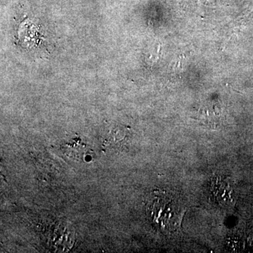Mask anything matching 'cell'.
<instances>
[{
  "label": "cell",
  "mask_w": 253,
  "mask_h": 253,
  "mask_svg": "<svg viewBox=\"0 0 253 253\" xmlns=\"http://www.w3.org/2000/svg\"><path fill=\"white\" fill-rule=\"evenodd\" d=\"M211 199L221 206H229L234 199V191L230 180L222 176H217L211 179L209 184Z\"/></svg>",
  "instance_id": "2"
},
{
  "label": "cell",
  "mask_w": 253,
  "mask_h": 253,
  "mask_svg": "<svg viewBox=\"0 0 253 253\" xmlns=\"http://www.w3.org/2000/svg\"><path fill=\"white\" fill-rule=\"evenodd\" d=\"M146 208L150 219L160 230L171 233L180 228L186 210L174 195L164 190L153 191Z\"/></svg>",
  "instance_id": "1"
}]
</instances>
